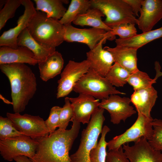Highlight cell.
<instances>
[{"label": "cell", "mask_w": 162, "mask_h": 162, "mask_svg": "<svg viewBox=\"0 0 162 162\" xmlns=\"http://www.w3.org/2000/svg\"><path fill=\"white\" fill-rule=\"evenodd\" d=\"M91 8L88 0H72L63 17L59 20L64 26L71 25L79 15L85 13Z\"/></svg>", "instance_id": "26"}, {"label": "cell", "mask_w": 162, "mask_h": 162, "mask_svg": "<svg viewBox=\"0 0 162 162\" xmlns=\"http://www.w3.org/2000/svg\"><path fill=\"white\" fill-rule=\"evenodd\" d=\"M156 82V81L151 78L146 73L139 70L130 74L127 82L134 90L150 87Z\"/></svg>", "instance_id": "30"}, {"label": "cell", "mask_w": 162, "mask_h": 162, "mask_svg": "<svg viewBox=\"0 0 162 162\" xmlns=\"http://www.w3.org/2000/svg\"><path fill=\"white\" fill-rule=\"evenodd\" d=\"M106 162H130L125 154L122 146L118 149L107 152Z\"/></svg>", "instance_id": "36"}, {"label": "cell", "mask_w": 162, "mask_h": 162, "mask_svg": "<svg viewBox=\"0 0 162 162\" xmlns=\"http://www.w3.org/2000/svg\"><path fill=\"white\" fill-rule=\"evenodd\" d=\"M7 0H0V8L2 7L4 4H5Z\"/></svg>", "instance_id": "40"}, {"label": "cell", "mask_w": 162, "mask_h": 162, "mask_svg": "<svg viewBox=\"0 0 162 162\" xmlns=\"http://www.w3.org/2000/svg\"><path fill=\"white\" fill-rule=\"evenodd\" d=\"M104 111V109L99 107L92 115L86 127L82 132L78 149L70 155L71 162H91L90 152L98 143L105 120Z\"/></svg>", "instance_id": "4"}, {"label": "cell", "mask_w": 162, "mask_h": 162, "mask_svg": "<svg viewBox=\"0 0 162 162\" xmlns=\"http://www.w3.org/2000/svg\"><path fill=\"white\" fill-rule=\"evenodd\" d=\"M14 160L16 162H32L29 158L23 155L17 156L14 158Z\"/></svg>", "instance_id": "39"}, {"label": "cell", "mask_w": 162, "mask_h": 162, "mask_svg": "<svg viewBox=\"0 0 162 162\" xmlns=\"http://www.w3.org/2000/svg\"><path fill=\"white\" fill-rule=\"evenodd\" d=\"M154 68L156 71V75L154 79L156 81L160 77L162 76V72L161 71V66L159 62L156 61L154 63Z\"/></svg>", "instance_id": "38"}, {"label": "cell", "mask_w": 162, "mask_h": 162, "mask_svg": "<svg viewBox=\"0 0 162 162\" xmlns=\"http://www.w3.org/2000/svg\"><path fill=\"white\" fill-rule=\"evenodd\" d=\"M106 40V39L101 40L93 49L86 53V60L90 64L89 68L103 77H105L114 63L111 53L103 48V44Z\"/></svg>", "instance_id": "16"}, {"label": "cell", "mask_w": 162, "mask_h": 162, "mask_svg": "<svg viewBox=\"0 0 162 162\" xmlns=\"http://www.w3.org/2000/svg\"><path fill=\"white\" fill-rule=\"evenodd\" d=\"M22 5L25 8L23 14L19 18L17 25L3 32L0 37V46H7L17 48L18 37L28 26V23L37 10L33 2L30 0H22Z\"/></svg>", "instance_id": "14"}, {"label": "cell", "mask_w": 162, "mask_h": 162, "mask_svg": "<svg viewBox=\"0 0 162 162\" xmlns=\"http://www.w3.org/2000/svg\"><path fill=\"white\" fill-rule=\"evenodd\" d=\"M14 63H27L34 65L38 61L34 53L26 47L18 46L14 49L7 46L0 47V64Z\"/></svg>", "instance_id": "19"}, {"label": "cell", "mask_w": 162, "mask_h": 162, "mask_svg": "<svg viewBox=\"0 0 162 162\" xmlns=\"http://www.w3.org/2000/svg\"><path fill=\"white\" fill-rule=\"evenodd\" d=\"M91 7L100 9L106 16L103 21L109 28L124 23L137 24V19L124 0H91Z\"/></svg>", "instance_id": "5"}, {"label": "cell", "mask_w": 162, "mask_h": 162, "mask_svg": "<svg viewBox=\"0 0 162 162\" xmlns=\"http://www.w3.org/2000/svg\"><path fill=\"white\" fill-rule=\"evenodd\" d=\"M64 26V41L68 42L83 43L86 44L90 50L93 49L102 39L107 40L106 36L107 32L104 29L94 28H79L71 24Z\"/></svg>", "instance_id": "13"}, {"label": "cell", "mask_w": 162, "mask_h": 162, "mask_svg": "<svg viewBox=\"0 0 162 162\" xmlns=\"http://www.w3.org/2000/svg\"><path fill=\"white\" fill-rule=\"evenodd\" d=\"M22 4V0H7L0 11V30L5 26L7 21L14 16L17 8Z\"/></svg>", "instance_id": "31"}, {"label": "cell", "mask_w": 162, "mask_h": 162, "mask_svg": "<svg viewBox=\"0 0 162 162\" xmlns=\"http://www.w3.org/2000/svg\"><path fill=\"white\" fill-rule=\"evenodd\" d=\"M73 90L99 100L107 98L112 94H125L117 90L105 77L90 68L76 84Z\"/></svg>", "instance_id": "6"}, {"label": "cell", "mask_w": 162, "mask_h": 162, "mask_svg": "<svg viewBox=\"0 0 162 162\" xmlns=\"http://www.w3.org/2000/svg\"><path fill=\"white\" fill-rule=\"evenodd\" d=\"M137 24L142 33L152 30L162 19V0H143Z\"/></svg>", "instance_id": "17"}, {"label": "cell", "mask_w": 162, "mask_h": 162, "mask_svg": "<svg viewBox=\"0 0 162 162\" xmlns=\"http://www.w3.org/2000/svg\"><path fill=\"white\" fill-rule=\"evenodd\" d=\"M17 42L18 46H24L31 50L38 62L45 61L56 51L55 50L46 48L38 43L31 35L27 28L19 35Z\"/></svg>", "instance_id": "22"}, {"label": "cell", "mask_w": 162, "mask_h": 162, "mask_svg": "<svg viewBox=\"0 0 162 162\" xmlns=\"http://www.w3.org/2000/svg\"><path fill=\"white\" fill-rule=\"evenodd\" d=\"M138 113L137 119L130 128L107 142L108 151L118 149L123 145L130 142H135L142 137L148 140L151 138L153 132L152 124L153 119Z\"/></svg>", "instance_id": "7"}, {"label": "cell", "mask_w": 162, "mask_h": 162, "mask_svg": "<svg viewBox=\"0 0 162 162\" xmlns=\"http://www.w3.org/2000/svg\"><path fill=\"white\" fill-rule=\"evenodd\" d=\"M131 102L130 98L128 97L112 94L108 98L101 100L99 107L107 110L110 115L111 122L118 124L121 121L125 122L128 118L136 113V111L130 105Z\"/></svg>", "instance_id": "11"}, {"label": "cell", "mask_w": 162, "mask_h": 162, "mask_svg": "<svg viewBox=\"0 0 162 162\" xmlns=\"http://www.w3.org/2000/svg\"><path fill=\"white\" fill-rule=\"evenodd\" d=\"M137 32L135 24L124 23L115 26L111 31L107 32L106 36L109 40L115 39L116 35L118 36L121 39H127L136 35Z\"/></svg>", "instance_id": "29"}, {"label": "cell", "mask_w": 162, "mask_h": 162, "mask_svg": "<svg viewBox=\"0 0 162 162\" xmlns=\"http://www.w3.org/2000/svg\"><path fill=\"white\" fill-rule=\"evenodd\" d=\"M104 16L99 9L91 7L85 13L79 15L73 23L82 27L88 26L104 29L107 32L111 31L112 29L107 26L102 20V17Z\"/></svg>", "instance_id": "23"}, {"label": "cell", "mask_w": 162, "mask_h": 162, "mask_svg": "<svg viewBox=\"0 0 162 162\" xmlns=\"http://www.w3.org/2000/svg\"><path fill=\"white\" fill-rule=\"evenodd\" d=\"M0 69L10 82L13 111L20 113L25 110L35 93L37 83L35 75L24 63L0 64Z\"/></svg>", "instance_id": "2"}, {"label": "cell", "mask_w": 162, "mask_h": 162, "mask_svg": "<svg viewBox=\"0 0 162 162\" xmlns=\"http://www.w3.org/2000/svg\"><path fill=\"white\" fill-rule=\"evenodd\" d=\"M110 130V128L106 125L103 127L100 140L96 146L90 152L91 162H106L107 142L106 141L105 138L106 134Z\"/></svg>", "instance_id": "28"}, {"label": "cell", "mask_w": 162, "mask_h": 162, "mask_svg": "<svg viewBox=\"0 0 162 162\" xmlns=\"http://www.w3.org/2000/svg\"><path fill=\"white\" fill-rule=\"evenodd\" d=\"M38 64L40 78L46 82L61 73L64 61L61 53L56 51L45 61Z\"/></svg>", "instance_id": "21"}, {"label": "cell", "mask_w": 162, "mask_h": 162, "mask_svg": "<svg viewBox=\"0 0 162 162\" xmlns=\"http://www.w3.org/2000/svg\"><path fill=\"white\" fill-rule=\"evenodd\" d=\"M6 116L17 130L33 139L38 140L50 134L45 121L38 116L7 112Z\"/></svg>", "instance_id": "9"}, {"label": "cell", "mask_w": 162, "mask_h": 162, "mask_svg": "<svg viewBox=\"0 0 162 162\" xmlns=\"http://www.w3.org/2000/svg\"><path fill=\"white\" fill-rule=\"evenodd\" d=\"M62 107L58 106L52 107L48 118L45 121V124L49 130L50 133L56 130L58 128L60 113Z\"/></svg>", "instance_id": "35"}, {"label": "cell", "mask_w": 162, "mask_h": 162, "mask_svg": "<svg viewBox=\"0 0 162 162\" xmlns=\"http://www.w3.org/2000/svg\"><path fill=\"white\" fill-rule=\"evenodd\" d=\"M38 144V140L24 135L0 140V154L4 160L9 161L20 155L31 159L35 154Z\"/></svg>", "instance_id": "8"}, {"label": "cell", "mask_w": 162, "mask_h": 162, "mask_svg": "<svg viewBox=\"0 0 162 162\" xmlns=\"http://www.w3.org/2000/svg\"><path fill=\"white\" fill-rule=\"evenodd\" d=\"M162 37V27L152 30L127 39H115L116 45L138 49L147 43Z\"/></svg>", "instance_id": "24"}, {"label": "cell", "mask_w": 162, "mask_h": 162, "mask_svg": "<svg viewBox=\"0 0 162 162\" xmlns=\"http://www.w3.org/2000/svg\"><path fill=\"white\" fill-rule=\"evenodd\" d=\"M157 98V92L152 86L134 90L131 96L130 100L138 113L152 118L151 112Z\"/></svg>", "instance_id": "18"}, {"label": "cell", "mask_w": 162, "mask_h": 162, "mask_svg": "<svg viewBox=\"0 0 162 162\" xmlns=\"http://www.w3.org/2000/svg\"><path fill=\"white\" fill-rule=\"evenodd\" d=\"M22 135H23L15 128L9 118L0 116V140Z\"/></svg>", "instance_id": "32"}, {"label": "cell", "mask_w": 162, "mask_h": 162, "mask_svg": "<svg viewBox=\"0 0 162 162\" xmlns=\"http://www.w3.org/2000/svg\"><path fill=\"white\" fill-rule=\"evenodd\" d=\"M152 124L153 134L148 141L153 148L162 151V120L153 119Z\"/></svg>", "instance_id": "33"}, {"label": "cell", "mask_w": 162, "mask_h": 162, "mask_svg": "<svg viewBox=\"0 0 162 162\" xmlns=\"http://www.w3.org/2000/svg\"><path fill=\"white\" fill-rule=\"evenodd\" d=\"M69 130L58 129L38 140L35 154L30 159L32 162H71L69 151L77 137L80 123L74 119Z\"/></svg>", "instance_id": "1"}, {"label": "cell", "mask_w": 162, "mask_h": 162, "mask_svg": "<svg viewBox=\"0 0 162 162\" xmlns=\"http://www.w3.org/2000/svg\"><path fill=\"white\" fill-rule=\"evenodd\" d=\"M65 104L62 109L59 115L58 128L66 130L69 122L73 116V110L69 98L64 99Z\"/></svg>", "instance_id": "34"}, {"label": "cell", "mask_w": 162, "mask_h": 162, "mask_svg": "<svg viewBox=\"0 0 162 162\" xmlns=\"http://www.w3.org/2000/svg\"><path fill=\"white\" fill-rule=\"evenodd\" d=\"M143 0H124L130 7L135 16H139L142 7Z\"/></svg>", "instance_id": "37"}, {"label": "cell", "mask_w": 162, "mask_h": 162, "mask_svg": "<svg viewBox=\"0 0 162 162\" xmlns=\"http://www.w3.org/2000/svg\"><path fill=\"white\" fill-rule=\"evenodd\" d=\"M104 48L111 53L114 63L118 64L130 74L139 70L137 67L138 49L118 45L113 48L106 46Z\"/></svg>", "instance_id": "20"}, {"label": "cell", "mask_w": 162, "mask_h": 162, "mask_svg": "<svg viewBox=\"0 0 162 162\" xmlns=\"http://www.w3.org/2000/svg\"><path fill=\"white\" fill-rule=\"evenodd\" d=\"M89 68V63L87 60L80 62L69 61L58 81L57 98L64 97L69 94Z\"/></svg>", "instance_id": "10"}, {"label": "cell", "mask_w": 162, "mask_h": 162, "mask_svg": "<svg viewBox=\"0 0 162 162\" xmlns=\"http://www.w3.org/2000/svg\"><path fill=\"white\" fill-rule=\"evenodd\" d=\"M130 146L123 145L124 152L130 162H162V151L153 148L148 140L142 137Z\"/></svg>", "instance_id": "12"}, {"label": "cell", "mask_w": 162, "mask_h": 162, "mask_svg": "<svg viewBox=\"0 0 162 162\" xmlns=\"http://www.w3.org/2000/svg\"><path fill=\"white\" fill-rule=\"evenodd\" d=\"M27 28L35 40L48 49L56 50L64 41V25L40 11L37 10Z\"/></svg>", "instance_id": "3"}, {"label": "cell", "mask_w": 162, "mask_h": 162, "mask_svg": "<svg viewBox=\"0 0 162 162\" xmlns=\"http://www.w3.org/2000/svg\"><path fill=\"white\" fill-rule=\"evenodd\" d=\"M36 10L45 13L48 17L60 20L64 16L67 9L63 4H67L68 0H34Z\"/></svg>", "instance_id": "25"}, {"label": "cell", "mask_w": 162, "mask_h": 162, "mask_svg": "<svg viewBox=\"0 0 162 162\" xmlns=\"http://www.w3.org/2000/svg\"><path fill=\"white\" fill-rule=\"evenodd\" d=\"M70 99L73 113L71 119L83 124H88L92 114L99 108V100L83 94H79L78 97Z\"/></svg>", "instance_id": "15"}, {"label": "cell", "mask_w": 162, "mask_h": 162, "mask_svg": "<svg viewBox=\"0 0 162 162\" xmlns=\"http://www.w3.org/2000/svg\"><path fill=\"white\" fill-rule=\"evenodd\" d=\"M130 74L125 68L114 63L105 77L113 86L122 87L127 83Z\"/></svg>", "instance_id": "27"}]
</instances>
